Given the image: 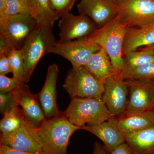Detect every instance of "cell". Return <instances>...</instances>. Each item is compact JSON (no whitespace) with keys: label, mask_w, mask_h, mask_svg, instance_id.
<instances>
[{"label":"cell","mask_w":154,"mask_h":154,"mask_svg":"<svg viewBox=\"0 0 154 154\" xmlns=\"http://www.w3.org/2000/svg\"><path fill=\"white\" fill-rule=\"evenodd\" d=\"M124 66L120 73L122 77L133 70L154 61V51L146 47L123 53Z\"/></svg>","instance_id":"cell-22"},{"label":"cell","mask_w":154,"mask_h":154,"mask_svg":"<svg viewBox=\"0 0 154 154\" xmlns=\"http://www.w3.org/2000/svg\"><path fill=\"white\" fill-rule=\"evenodd\" d=\"M13 91L19 106L22 107L27 124L31 128L40 126L46 119L37 95L32 93L25 83Z\"/></svg>","instance_id":"cell-12"},{"label":"cell","mask_w":154,"mask_h":154,"mask_svg":"<svg viewBox=\"0 0 154 154\" xmlns=\"http://www.w3.org/2000/svg\"><path fill=\"white\" fill-rule=\"evenodd\" d=\"M75 2L74 0H49L51 7L59 19L70 13Z\"/></svg>","instance_id":"cell-26"},{"label":"cell","mask_w":154,"mask_h":154,"mask_svg":"<svg viewBox=\"0 0 154 154\" xmlns=\"http://www.w3.org/2000/svg\"><path fill=\"white\" fill-rule=\"evenodd\" d=\"M154 44V22L128 28L125 39L123 53Z\"/></svg>","instance_id":"cell-17"},{"label":"cell","mask_w":154,"mask_h":154,"mask_svg":"<svg viewBox=\"0 0 154 154\" xmlns=\"http://www.w3.org/2000/svg\"><path fill=\"white\" fill-rule=\"evenodd\" d=\"M81 128L72 124L61 113L49 119L40 126L31 128L44 154H67V147L73 134Z\"/></svg>","instance_id":"cell-1"},{"label":"cell","mask_w":154,"mask_h":154,"mask_svg":"<svg viewBox=\"0 0 154 154\" xmlns=\"http://www.w3.org/2000/svg\"><path fill=\"white\" fill-rule=\"evenodd\" d=\"M117 118V125L123 134L140 131L154 125V110L150 109L139 113H125Z\"/></svg>","instance_id":"cell-18"},{"label":"cell","mask_w":154,"mask_h":154,"mask_svg":"<svg viewBox=\"0 0 154 154\" xmlns=\"http://www.w3.org/2000/svg\"><path fill=\"white\" fill-rule=\"evenodd\" d=\"M82 129L89 131L99 138L110 153L125 142L124 135L117 125V118L114 116L96 125L83 127Z\"/></svg>","instance_id":"cell-16"},{"label":"cell","mask_w":154,"mask_h":154,"mask_svg":"<svg viewBox=\"0 0 154 154\" xmlns=\"http://www.w3.org/2000/svg\"><path fill=\"white\" fill-rule=\"evenodd\" d=\"M74 1H75V2H76L77 1V0H74Z\"/></svg>","instance_id":"cell-37"},{"label":"cell","mask_w":154,"mask_h":154,"mask_svg":"<svg viewBox=\"0 0 154 154\" xmlns=\"http://www.w3.org/2000/svg\"><path fill=\"white\" fill-rule=\"evenodd\" d=\"M110 154H133L131 149L125 142L123 143L112 151Z\"/></svg>","instance_id":"cell-31"},{"label":"cell","mask_w":154,"mask_h":154,"mask_svg":"<svg viewBox=\"0 0 154 154\" xmlns=\"http://www.w3.org/2000/svg\"><path fill=\"white\" fill-rule=\"evenodd\" d=\"M19 106L4 114L0 121L1 134H5L19 128L25 122V115Z\"/></svg>","instance_id":"cell-23"},{"label":"cell","mask_w":154,"mask_h":154,"mask_svg":"<svg viewBox=\"0 0 154 154\" xmlns=\"http://www.w3.org/2000/svg\"><path fill=\"white\" fill-rule=\"evenodd\" d=\"M110 1H112V2H113V3H114L115 4H116V3L117 2V1H118V0H110Z\"/></svg>","instance_id":"cell-35"},{"label":"cell","mask_w":154,"mask_h":154,"mask_svg":"<svg viewBox=\"0 0 154 154\" xmlns=\"http://www.w3.org/2000/svg\"><path fill=\"white\" fill-rule=\"evenodd\" d=\"M152 109L154 110V102H153V104Z\"/></svg>","instance_id":"cell-36"},{"label":"cell","mask_w":154,"mask_h":154,"mask_svg":"<svg viewBox=\"0 0 154 154\" xmlns=\"http://www.w3.org/2000/svg\"><path fill=\"white\" fill-rule=\"evenodd\" d=\"M8 58L13 77L20 82L25 83L26 74L21 49L13 48L9 54Z\"/></svg>","instance_id":"cell-24"},{"label":"cell","mask_w":154,"mask_h":154,"mask_svg":"<svg viewBox=\"0 0 154 154\" xmlns=\"http://www.w3.org/2000/svg\"><path fill=\"white\" fill-rule=\"evenodd\" d=\"M36 22L29 14L0 17V55L21 49Z\"/></svg>","instance_id":"cell-3"},{"label":"cell","mask_w":154,"mask_h":154,"mask_svg":"<svg viewBox=\"0 0 154 154\" xmlns=\"http://www.w3.org/2000/svg\"><path fill=\"white\" fill-rule=\"evenodd\" d=\"M0 143L20 151L36 154H44L41 146L31 132L26 121L13 132L1 134Z\"/></svg>","instance_id":"cell-14"},{"label":"cell","mask_w":154,"mask_h":154,"mask_svg":"<svg viewBox=\"0 0 154 154\" xmlns=\"http://www.w3.org/2000/svg\"><path fill=\"white\" fill-rule=\"evenodd\" d=\"M0 154H36L20 151L11 148L8 146L0 144Z\"/></svg>","instance_id":"cell-32"},{"label":"cell","mask_w":154,"mask_h":154,"mask_svg":"<svg viewBox=\"0 0 154 154\" xmlns=\"http://www.w3.org/2000/svg\"><path fill=\"white\" fill-rule=\"evenodd\" d=\"M29 14L37 25L53 28L59 19L52 11L49 0H27Z\"/></svg>","instance_id":"cell-21"},{"label":"cell","mask_w":154,"mask_h":154,"mask_svg":"<svg viewBox=\"0 0 154 154\" xmlns=\"http://www.w3.org/2000/svg\"><path fill=\"white\" fill-rule=\"evenodd\" d=\"M130 27L117 15L110 22L97 28L87 36L90 41L105 50L116 71L120 74L124 66L123 56L125 39Z\"/></svg>","instance_id":"cell-2"},{"label":"cell","mask_w":154,"mask_h":154,"mask_svg":"<svg viewBox=\"0 0 154 154\" xmlns=\"http://www.w3.org/2000/svg\"><path fill=\"white\" fill-rule=\"evenodd\" d=\"M98 45L87 37L59 43L50 50L49 53L60 55L71 63L72 67L85 66L92 55L101 49Z\"/></svg>","instance_id":"cell-7"},{"label":"cell","mask_w":154,"mask_h":154,"mask_svg":"<svg viewBox=\"0 0 154 154\" xmlns=\"http://www.w3.org/2000/svg\"><path fill=\"white\" fill-rule=\"evenodd\" d=\"M116 5L120 19L130 28L154 22V0H118Z\"/></svg>","instance_id":"cell-9"},{"label":"cell","mask_w":154,"mask_h":154,"mask_svg":"<svg viewBox=\"0 0 154 154\" xmlns=\"http://www.w3.org/2000/svg\"><path fill=\"white\" fill-rule=\"evenodd\" d=\"M122 78L124 79H132L154 82V61L133 70Z\"/></svg>","instance_id":"cell-25"},{"label":"cell","mask_w":154,"mask_h":154,"mask_svg":"<svg viewBox=\"0 0 154 154\" xmlns=\"http://www.w3.org/2000/svg\"><path fill=\"white\" fill-rule=\"evenodd\" d=\"M72 124L80 127L93 126L113 117L102 99L76 98L72 99L63 113Z\"/></svg>","instance_id":"cell-5"},{"label":"cell","mask_w":154,"mask_h":154,"mask_svg":"<svg viewBox=\"0 0 154 154\" xmlns=\"http://www.w3.org/2000/svg\"><path fill=\"white\" fill-rule=\"evenodd\" d=\"M58 73V67L56 64H52L48 67L45 82L37 95L46 119L61 114L57 103V82Z\"/></svg>","instance_id":"cell-15"},{"label":"cell","mask_w":154,"mask_h":154,"mask_svg":"<svg viewBox=\"0 0 154 154\" xmlns=\"http://www.w3.org/2000/svg\"><path fill=\"white\" fill-rule=\"evenodd\" d=\"M24 83H25L20 82L14 77L11 78L4 75H0V93L12 92Z\"/></svg>","instance_id":"cell-29"},{"label":"cell","mask_w":154,"mask_h":154,"mask_svg":"<svg viewBox=\"0 0 154 154\" xmlns=\"http://www.w3.org/2000/svg\"><path fill=\"white\" fill-rule=\"evenodd\" d=\"M98 79L103 82L111 76L119 74L113 67L110 57L105 50L101 49L92 55L85 66Z\"/></svg>","instance_id":"cell-20"},{"label":"cell","mask_w":154,"mask_h":154,"mask_svg":"<svg viewBox=\"0 0 154 154\" xmlns=\"http://www.w3.org/2000/svg\"><path fill=\"white\" fill-rule=\"evenodd\" d=\"M128 99V87L120 74H116L105 80L102 100L113 116L119 118L124 115Z\"/></svg>","instance_id":"cell-8"},{"label":"cell","mask_w":154,"mask_h":154,"mask_svg":"<svg viewBox=\"0 0 154 154\" xmlns=\"http://www.w3.org/2000/svg\"><path fill=\"white\" fill-rule=\"evenodd\" d=\"M63 87L71 99H102L104 82L98 79L85 66L72 67L68 72Z\"/></svg>","instance_id":"cell-6"},{"label":"cell","mask_w":154,"mask_h":154,"mask_svg":"<svg viewBox=\"0 0 154 154\" xmlns=\"http://www.w3.org/2000/svg\"><path fill=\"white\" fill-rule=\"evenodd\" d=\"M7 8L6 15L8 16L29 14L27 0H5Z\"/></svg>","instance_id":"cell-27"},{"label":"cell","mask_w":154,"mask_h":154,"mask_svg":"<svg viewBox=\"0 0 154 154\" xmlns=\"http://www.w3.org/2000/svg\"><path fill=\"white\" fill-rule=\"evenodd\" d=\"M124 136L133 154H154V125Z\"/></svg>","instance_id":"cell-19"},{"label":"cell","mask_w":154,"mask_h":154,"mask_svg":"<svg viewBox=\"0 0 154 154\" xmlns=\"http://www.w3.org/2000/svg\"><path fill=\"white\" fill-rule=\"evenodd\" d=\"M52 28L36 24L25 39L21 50L26 74L25 83L30 81L35 67L57 42Z\"/></svg>","instance_id":"cell-4"},{"label":"cell","mask_w":154,"mask_h":154,"mask_svg":"<svg viewBox=\"0 0 154 154\" xmlns=\"http://www.w3.org/2000/svg\"><path fill=\"white\" fill-rule=\"evenodd\" d=\"M93 154H110V152L104 144L96 142L94 143Z\"/></svg>","instance_id":"cell-33"},{"label":"cell","mask_w":154,"mask_h":154,"mask_svg":"<svg viewBox=\"0 0 154 154\" xmlns=\"http://www.w3.org/2000/svg\"><path fill=\"white\" fill-rule=\"evenodd\" d=\"M77 9L79 14L89 17L98 28L118 14L117 5L110 0H81Z\"/></svg>","instance_id":"cell-13"},{"label":"cell","mask_w":154,"mask_h":154,"mask_svg":"<svg viewBox=\"0 0 154 154\" xmlns=\"http://www.w3.org/2000/svg\"><path fill=\"white\" fill-rule=\"evenodd\" d=\"M125 81L128 89V102L125 113H139L152 109L154 82L132 79H125Z\"/></svg>","instance_id":"cell-10"},{"label":"cell","mask_w":154,"mask_h":154,"mask_svg":"<svg viewBox=\"0 0 154 154\" xmlns=\"http://www.w3.org/2000/svg\"><path fill=\"white\" fill-rule=\"evenodd\" d=\"M19 106L14 91L7 93H0V111L3 115Z\"/></svg>","instance_id":"cell-28"},{"label":"cell","mask_w":154,"mask_h":154,"mask_svg":"<svg viewBox=\"0 0 154 154\" xmlns=\"http://www.w3.org/2000/svg\"><path fill=\"white\" fill-rule=\"evenodd\" d=\"M11 72H12V70L8 55H0V75H5Z\"/></svg>","instance_id":"cell-30"},{"label":"cell","mask_w":154,"mask_h":154,"mask_svg":"<svg viewBox=\"0 0 154 154\" xmlns=\"http://www.w3.org/2000/svg\"><path fill=\"white\" fill-rule=\"evenodd\" d=\"M59 43L87 37L97 27L89 17L85 15H75L69 13L60 18Z\"/></svg>","instance_id":"cell-11"},{"label":"cell","mask_w":154,"mask_h":154,"mask_svg":"<svg viewBox=\"0 0 154 154\" xmlns=\"http://www.w3.org/2000/svg\"><path fill=\"white\" fill-rule=\"evenodd\" d=\"M148 48H149V49L152 50L153 51H154V44L152 45H150V46H146V47H145Z\"/></svg>","instance_id":"cell-34"}]
</instances>
